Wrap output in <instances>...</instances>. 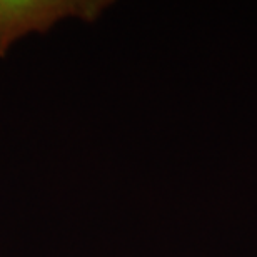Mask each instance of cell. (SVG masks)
<instances>
[{"instance_id": "1", "label": "cell", "mask_w": 257, "mask_h": 257, "mask_svg": "<svg viewBox=\"0 0 257 257\" xmlns=\"http://www.w3.org/2000/svg\"><path fill=\"white\" fill-rule=\"evenodd\" d=\"M110 5L107 0H0V57L20 39L45 34L65 20L95 22Z\"/></svg>"}]
</instances>
